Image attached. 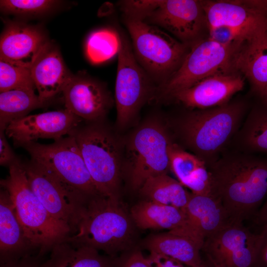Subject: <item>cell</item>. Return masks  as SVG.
I'll return each instance as SVG.
<instances>
[{
	"mask_svg": "<svg viewBox=\"0 0 267 267\" xmlns=\"http://www.w3.org/2000/svg\"><path fill=\"white\" fill-rule=\"evenodd\" d=\"M208 169L213 195L234 221L242 222L267 197V157L227 148Z\"/></svg>",
	"mask_w": 267,
	"mask_h": 267,
	"instance_id": "1",
	"label": "cell"
},
{
	"mask_svg": "<svg viewBox=\"0 0 267 267\" xmlns=\"http://www.w3.org/2000/svg\"><path fill=\"white\" fill-rule=\"evenodd\" d=\"M248 105L243 101L229 102L203 109H189L167 124L176 142L203 161L213 165L229 147L244 120Z\"/></svg>",
	"mask_w": 267,
	"mask_h": 267,
	"instance_id": "2",
	"label": "cell"
},
{
	"mask_svg": "<svg viewBox=\"0 0 267 267\" xmlns=\"http://www.w3.org/2000/svg\"><path fill=\"white\" fill-rule=\"evenodd\" d=\"M135 226L121 200L99 195L88 200L74 232L67 239L115 258L134 249Z\"/></svg>",
	"mask_w": 267,
	"mask_h": 267,
	"instance_id": "3",
	"label": "cell"
},
{
	"mask_svg": "<svg viewBox=\"0 0 267 267\" xmlns=\"http://www.w3.org/2000/svg\"><path fill=\"white\" fill-rule=\"evenodd\" d=\"M69 134L75 139L98 193L121 200L124 140L105 120L81 124Z\"/></svg>",
	"mask_w": 267,
	"mask_h": 267,
	"instance_id": "4",
	"label": "cell"
},
{
	"mask_svg": "<svg viewBox=\"0 0 267 267\" xmlns=\"http://www.w3.org/2000/svg\"><path fill=\"white\" fill-rule=\"evenodd\" d=\"M0 183L8 191L25 235L39 257L71 235L70 228L51 216L32 190L21 160L9 167L8 176Z\"/></svg>",
	"mask_w": 267,
	"mask_h": 267,
	"instance_id": "5",
	"label": "cell"
},
{
	"mask_svg": "<svg viewBox=\"0 0 267 267\" xmlns=\"http://www.w3.org/2000/svg\"><path fill=\"white\" fill-rule=\"evenodd\" d=\"M123 15L139 19L172 34L191 46L208 33L206 15L199 0H122Z\"/></svg>",
	"mask_w": 267,
	"mask_h": 267,
	"instance_id": "6",
	"label": "cell"
},
{
	"mask_svg": "<svg viewBox=\"0 0 267 267\" xmlns=\"http://www.w3.org/2000/svg\"><path fill=\"white\" fill-rule=\"evenodd\" d=\"M157 117L147 119L124 140L123 172L133 190L150 177L170 170L168 147L173 140L167 124Z\"/></svg>",
	"mask_w": 267,
	"mask_h": 267,
	"instance_id": "7",
	"label": "cell"
},
{
	"mask_svg": "<svg viewBox=\"0 0 267 267\" xmlns=\"http://www.w3.org/2000/svg\"><path fill=\"white\" fill-rule=\"evenodd\" d=\"M134 55L157 87L178 69L189 51L188 46L161 29L123 15Z\"/></svg>",
	"mask_w": 267,
	"mask_h": 267,
	"instance_id": "8",
	"label": "cell"
},
{
	"mask_svg": "<svg viewBox=\"0 0 267 267\" xmlns=\"http://www.w3.org/2000/svg\"><path fill=\"white\" fill-rule=\"evenodd\" d=\"M239 45L222 44L208 36L195 42L190 46L176 72L157 87L155 97L158 101L168 100L175 93L207 77L221 73L234 72L232 61Z\"/></svg>",
	"mask_w": 267,
	"mask_h": 267,
	"instance_id": "9",
	"label": "cell"
},
{
	"mask_svg": "<svg viewBox=\"0 0 267 267\" xmlns=\"http://www.w3.org/2000/svg\"><path fill=\"white\" fill-rule=\"evenodd\" d=\"M119 35L114 99L116 125L121 130L130 125L142 106L155 97L157 86L137 61L127 35L121 31Z\"/></svg>",
	"mask_w": 267,
	"mask_h": 267,
	"instance_id": "10",
	"label": "cell"
},
{
	"mask_svg": "<svg viewBox=\"0 0 267 267\" xmlns=\"http://www.w3.org/2000/svg\"><path fill=\"white\" fill-rule=\"evenodd\" d=\"M22 147L29 153L31 160L45 167L72 191L88 198L100 195L72 135L50 144L35 142Z\"/></svg>",
	"mask_w": 267,
	"mask_h": 267,
	"instance_id": "11",
	"label": "cell"
},
{
	"mask_svg": "<svg viewBox=\"0 0 267 267\" xmlns=\"http://www.w3.org/2000/svg\"><path fill=\"white\" fill-rule=\"evenodd\" d=\"M22 164L34 193L51 216L69 228L72 234L89 198L69 189L39 163L31 160Z\"/></svg>",
	"mask_w": 267,
	"mask_h": 267,
	"instance_id": "12",
	"label": "cell"
},
{
	"mask_svg": "<svg viewBox=\"0 0 267 267\" xmlns=\"http://www.w3.org/2000/svg\"><path fill=\"white\" fill-rule=\"evenodd\" d=\"M260 233L232 221L206 238L202 250L213 267H254Z\"/></svg>",
	"mask_w": 267,
	"mask_h": 267,
	"instance_id": "13",
	"label": "cell"
},
{
	"mask_svg": "<svg viewBox=\"0 0 267 267\" xmlns=\"http://www.w3.org/2000/svg\"><path fill=\"white\" fill-rule=\"evenodd\" d=\"M208 30L224 28L243 37L267 26L264 0H201Z\"/></svg>",
	"mask_w": 267,
	"mask_h": 267,
	"instance_id": "14",
	"label": "cell"
},
{
	"mask_svg": "<svg viewBox=\"0 0 267 267\" xmlns=\"http://www.w3.org/2000/svg\"><path fill=\"white\" fill-rule=\"evenodd\" d=\"M84 121L66 109L28 115L9 123L6 136L16 147H23L39 139L58 140L68 135Z\"/></svg>",
	"mask_w": 267,
	"mask_h": 267,
	"instance_id": "15",
	"label": "cell"
},
{
	"mask_svg": "<svg viewBox=\"0 0 267 267\" xmlns=\"http://www.w3.org/2000/svg\"><path fill=\"white\" fill-rule=\"evenodd\" d=\"M61 93L65 109L86 122L105 120L115 102L104 84L85 74L72 75Z\"/></svg>",
	"mask_w": 267,
	"mask_h": 267,
	"instance_id": "16",
	"label": "cell"
},
{
	"mask_svg": "<svg viewBox=\"0 0 267 267\" xmlns=\"http://www.w3.org/2000/svg\"><path fill=\"white\" fill-rule=\"evenodd\" d=\"M244 78L238 72H224L207 77L173 94L172 100L189 109H203L225 104L241 91Z\"/></svg>",
	"mask_w": 267,
	"mask_h": 267,
	"instance_id": "17",
	"label": "cell"
},
{
	"mask_svg": "<svg viewBox=\"0 0 267 267\" xmlns=\"http://www.w3.org/2000/svg\"><path fill=\"white\" fill-rule=\"evenodd\" d=\"M232 67L249 81L252 90L260 96L267 84V26L241 41Z\"/></svg>",
	"mask_w": 267,
	"mask_h": 267,
	"instance_id": "18",
	"label": "cell"
},
{
	"mask_svg": "<svg viewBox=\"0 0 267 267\" xmlns=\"http://www.w3.org/2000/svg\"><path fill=\"white\" fill-rule=\"evenodd\" d=\"M130 214L135 225L142 229H167L169 232L190 237L202 247L203 242L191 226L184 210L147 200L134 205Z\"/></svg>",
	"mask_w": 267,
	"mask_h": 267,
	"instance_id": "19",
	"label": "cell"
},
{
	"mask_svg": "<svg viewBox=\"0 0 267 267\" xmlns=\"http://www.w3.org/2000/svg\"><path fill=\"white\" fill-rule=\"evenodd\" d=\"M29 68L38 95L46 102L62 92L72 75L59 50L48 41L31 62Z\"/></svg>",
	"mask_w": 267,
	"mask_h": 267,
	"instance_id": "20",
	"label": "cell"
},
{
	"mask_svg": "<svg viewBox=\"0 0 267 267\" xmlns=\"http://www.w3.org/2000/svg\"><path fill=\"white\" fill-rule=\"evenodd\" d=\"M48 42L36 27L9 22L1 34L0 59L30 67L34 57Z\"/></svg>",
	"mask_w": 267,
	"mask_h": 267,
	"instance_id": "21",
	"label": "cell"
},
{
	"mask_svg": "<svg viewBox=\"0 0 267 267\" xmlns=\"http://www.w3.org/2000/svg\"><path fill=\"white\" fill-rule=\"evenodd\" d=\"M38 251L26 237L8 191L0 192V265L16 261Z\"/></svg>",
	"mask_w": 267,
	"mask_h": 267,
	"instance_id": "22",
	"label": "cell"
},
{
	"mask_svg": "<svg viewBox=\"0 0 267 267\" xmlns=\"http://www.w3.org/2000/svg\"><path fill=\"white\" fill-rule=\"evenodd\" d=\"M184 211L191 226L203 243L206 238L234 221L220 199L214 195L191 193Z\"/></svg>",
	"mask_w": 267,
	"mask_h": 267,
	"instance_id": "23",
	"label": "cell"
},
{
	"mask_svg": "<svg viewBox=\"0 0 267 267\" xmlns=\"http://www.w3.org/2000/svg\"><path fill=\"white\" fill-rule=\"evenodd\" d=\"M48 259L41 267H116V258L101 255L94 248L67 238L53 246Z\"/></svg>",
	"mask_w": 267,
	"mask_h": 267,
	"instance_id": "24",
	"label": "cell"
},
{
	"mask_svg": "<svg viewBox=\"0 0 267 267\" xmlns=\"http://www.w3.org/2000/svg\"><path fill=\"white\" fill-rule=\"evenodd\" d=\"M150 253L163 254L175 259L190 267L203 261L200 255L202 246L193 238L167 232L152 235L144 242Z\"/></svg>",
	"mask_w": 267,
	"mask_h": 267,
	"instance_id": "25",
	"label": "cell"
},
{
	"mask_svg": "<svg viewBox=\"0 0 267 267\" xmlns=\"http://www.w3.org/2000/svg\"><path fill=\"white\" fill-rule=\"evenodd\" d=\"M228 148L267 154V106L262 102L246 115Z\"/></svg>",
	"mask_w": 267,
	"mask_h": 267,
	"instance_id": "26",
	"label": "cell"
},
{
	"mask_svg": "<svg viewBox=\"0 0 267 267\" xmlns=\"http://www.w3.org/2000/svg\"><path fill=\"white\" fill-rule=\"evenodd\" d=\"M183 186L178 181L163 174L149 178L138 191L145 200L184 210L191 193Z\"/></svg>",
	"mask_w": 267,
	"mask_h": 267,
	"instance_id": "27",
	"label": "cell"
},
{
	"mask_svg": "<svg viewBox=\"0 0 267 267\" xmlns=\"http://www.w3.org/2000/svg\"><path fill=\"white\" fill-rule=\"evenodd\" d=\"M47 103L35 93V90L15 89L0 92V129L5 130L11 122Z\"/></svg>",
	"mask_w": 267,
	"mask_h": 267,
	"instance_id": "28",
	"label": "cell"
},
{
	"mask_svg": "<svg viewBox=\"0 0 267 267\" xmlns=\"http://www.w3.org/2000/svg\"><path fill=\"white\" fill-rule=\"evenodd\" d=\"M119 44V33L108 29L98 30L91 33L87 40V55L92 62L101 63L118 54Z\"/></svg>",
	"mask_w": 267,
	"mask_h": 267,
	"instance_id": "29",
	"label": "cell"
},
{
	"mask_svg": "<svg viewBox=\"0 0 267 267\" xmlns=\"http://www.w3.org/2000/svg\"><path fill=\"white\" fill-rule=\"evenodd\" d=\"M168 154L170 170L184 186H186L197 168L204 163L193 154L186 151L174 140L169 145Z\"/></svg>",
	"mask_w": 267,
	"mask_h": 267,
	"instance_id": "30",
	"label": "cell"
},
{
	"mask_svg": "<svg viewBox=\"0 0 267 267\" xmlns=\"http://www.w3.org/2000/svg\"><path fill=\"white\" fill-rule=\"evenodd\" d=\"M35 89L29 66L0 59V92Z\"/></svg>",
	"mask_w": 267,
	"mask_h": 267,
	"instance_id": "31",
	"label": "cell"
},
{
	"mask_svg": "<svg viewBox=\"0 0 267 267\" xmlns=\"http://www.w3.org/2000/svg\"><path fill=\"white\" fill-rule=\"evenodd\" d=\"M58 1L53 0H1L0 10L17 15H35L52 9Z\"/></svg>",
	"mask_w": 267,
	"mask_h": 267,
	"instance_id": "32",
	"label": "cell"
},
{
	"mask_svg": "<svg viewBox=\"0 0 267 267\" xmlns=\"http://www.w3.org/2000/svg\"><path fill=\"white\" fill-rule=\"evenodd\" d=\"M186 187L194 194L213 195L211 174L204 163L195 171Z\"/></svg>",
	"mask_w": 267,
	"mask_h": 267,
	"instance_id": "33",
	"label": "cell"
},
{
	"mask_svg": "<svg viewBox=\"0 0 267 267\" xmlns=\"http://www.w3.org/2000/svg\"><path fill=\"white\" fill-rule=\"evenodd\" d=\"M116 267H152L140 251L133 249L116 258Z\"/></svg>",
	"mask_w": 267,
	"mask_h": 267,
	"instance_id": "34",
	"label": "cell"
},
{
	"mask_svg": "<svg viewBox=\"0 0 267 267\" xmlns=\"http://www.w3.org/2000/svg\"><path fill=\"white\" fill-rule=\"evenodd\" d=\"M6 136L5 130L0 129V165L9 167L19 159L15 156Z\"/></svg>",
	"mask_w": 267,
	"mask_h": 267,
	"instance_id": "35",
	"label": "cell"
},
{
	"mask_svg": "<svg viewBox=\"0 0 267 267\" xmlns=\"http://www.w3.org/2000/svg\"><path fill=\"white\" fill-rule=\"evenodd\" d=\"M147 259L152 267H185L179 261L161 254L150 253Z\"/></svg>",
	"mask_w": 267,
	"mask_h": 267,
	"instance_id": "36",
	"label": "cell"
},
{
	"mask_svg": "<svg viewBox=\"0 0 267 267\" xmlns=\"http://www.w3.org/2000/svg\"><path fill=\"white\" fill-rule=\"evenodd\" d=\"M254 267H267V223L260 233V241Z\"/></svg>",
	"mask_w": 267,
	"mask_h": 267,
	"instance_id": "37",
	"label": "cell"
},
{
	"mask_svg": "<svg viewBox=\"0 0 267 267\" xmlns=\"http://www.w3.org/2000/svg\"><path fill=\"white\" fill-rule=\"evenodd\" d=\"M42 258L38 254L28 255L16 261L0 265V267H41Z\"/></svg>",
	"mask_w": 267,
	"mask_h": 267,
	"instance_id": "38",
	"label": "cell"
},
{
	"mask_svg": "<svg viewBox=\"0 0 267 267\" xmlns=\"http://www.w3.org/2000/svg\"><path fill=\"white\" fill-rule=\"evenodd\" d=\"M255 222L258 225L263 226L267 223V198L265 203L256 216Z\"/></svg>",
	"mask_w": 267,
	"mask_h": 267,
	"instance_id": "39",
	"label": "cell"
},
{
	"mask_svg": "<svg viewBox=\"0 0 267 267\" xmlns=\"http://www.w3.org/2000/svg\"><path fill=\"white\" fill-rule=\"evenodd\" d=\"M259 97L261 102L267 106V84Z\"/></svg>",
	"mask_w": 267,
	"mask_h": 267,
	"instance_id": "40",
	"label": "cell"
},
{
	"mask_svg": "<svg viewBox=\"0 0 267 267\" xmlns=\"http://www.w3.org/2000/svg\"><path fill=\"white\" fill-rule=\"evenodd\" d=\"M193 267H213L212 265L208 261H203L199 265Z\"/></svg>",
	"mask_w": 267,
	"mask_h": 267,
	"instance_id": "41",
	"label": "cell"
},
{
	"mask_svg": "<svg viewBox=\"0 0 267 267\" xmlns=\"http://www.w3.org/2000/svg\"><path fill=\"white\" fill-rule=\"evenodd\" d=\"M264 2H265V4L266 7L267 8V0H264Z\"/></svg>",
	"mask_w": 267,
	"mask_h": 267,
	"instance_id": "42",
	"label": "cell"
}]
</instances>
